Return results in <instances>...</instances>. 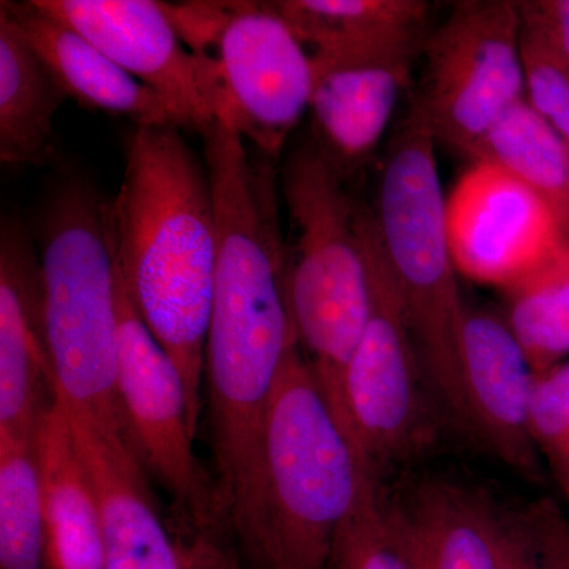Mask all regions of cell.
I'll return each mask as SVG.
<instances>
[{"label": "cell", "mask_w": 569, "mask_h": 569, "mask_svg": "<svg viewBox=\"0 0 569 569\" xmlns=\"http://www.w3.org/2000/svg\"><path fill=\"white\" fill-rule=\"evenodd\" d=\"M116 263L138 313L181 372L198 429L216 279L211 176L174 126L137 127L112 200Z\"/></svg>", "instance_id": "obj_1"}, {"label": "cell", "mask_w": 569, "mask_h": 569, "mask_svg": "<svg viewBox=\"0 0 569 569\" xmlns=\"http://www.w3.org/2000/svg\"><path fill=\"white\" fill-rule=\"evenodd\" d=\"M170 104L182 130L203 133L216 122L203 59L183 43L163 2L33 0Z\"/></svg>", "instance_id": "obj_11"}, {"label": "cell", "mask_w": 569, "mask_h": 569, "mask_svg": "<svg viewBox=\"0 0 569 569\" xmlns=\"http://www.w3.org/2000/svg\"><path fill=\"white\" fill-rule=\"evenodd\" d=\"M530 430L569 507V362L535 378Z\"/></svg>", "instance_id": "obj_25"}, {"label": "cell", "mask_w": 569, "mask_h": 569, "mask_svg": "<svg viewBox=\"0 0 569 569\" xmlns=\"http://www.w3.org/2000/svg\"><path fill=\"white\" fill-rule=\"evenodd\" d=\"M264 460L263 569H328L337 533L373 471L340 426L299 343L277 377Z\"/></svg>", "instance_id": "obj_5"}, {"label": "cell", "mask_w": 569, "mask_h": 569, "mask_svg": "<svg viewBox=\"0 0 569 569\" xmlns=\"http://www.w3.org/2000/svg\"><path fill=\"white\" fill-rule=\"evenodd\" d=\"M415 93L437 141L473 159L498 116L523 99L520 14L511 0H460L426 41Z\"/></svg>", "instance_id": "obj_8"}, {"label": "cell", "mask_w": 569, "mask_h": 569, "mask_svg": "<svg viewBox=\"0 0 569 569\" xmlns=\"http://www.w3.org/2000/svg\"><path fill=\"white\" fill-rule=\"evenodd\" d=\"M458 272L508 288L568 241L552 208L503 168L478 160L447 198Z\"/></svg>", "instance_id": "obj_10"}, {"label": "cell", "mask_w": 569, "mask_h": 569, "mask_svg": "<svg viewBox=\"0 0 569 569\" xmlns=\"http://www.w3.org/2000/svg\"><path fill=\"white\" fill-rule=\"evenodd\" d=\"M520 33L569 66V0L518 2Z\"/></svg>", "instance_id": "obj_28"}, {"label": "cell", "mask_w": 569, "mask_h": 569, "mask_svg": "<svg viewBox=\"0 0 569 569\" xmlns=\"http://www.w3.org/2000/svg\"><path fill=\"white\" fill-rule=\"evenodd\" d=\"M279 189L288 213V293L296 337L346 427L347 369L370 309L359 198L312 141L288 153Z\"/></svg>", "instance_id": "obj_4"}, {"label": "cell", "mask_w": 569, "mask_h": 569, "mask_svg": "<svg viewBox=\"0 0 569 569\" xmlns=\"http://www.w3.org/2000/svg\"><path fill=\"white\" fill-rule=\"evenodd\" d=\"M473 159L498 164L535 190L569 239V144L526 99L498 116Z\"/></svg>", "instance_id": "obj_21"}, {"label": "cell", "mask_w": 569, "mask_h": 569, "mask_svg": "<svg viewBox=\"0 0 569 569\" xmlns=\"http://www.w3.org/2000/svg\"><path fill=\"white\" fill-rule=\"evenodd\" d=\"M56 402L36 239L7 217L0 230V436L36 437Z\"/></svg>", "instance_id": "obj_12"}, {"label": "cell", "mask_w": 569, "mask_h": 569, "mask_svg": "<svg viewBox=\"0 0 569 569\" xmlns=\"http://www.w3.org/2000/svg\"><path fill=\"white\" fill-rule=\"evenodd\" d=\"M66 413L99 498L103 569H182L173 530L164 526L129 438Z\"/></svg>", "instance_id": "obj_13"}, {"label": "cell", "mask_w": 569, "mask_h": 569, "mask_svg": "<svg viewBox=\"0 0 569 569\" xmlns=\"http://www.w3.org/2000/svg\"><path fill=\"white\" fill-rule=\"evenodd\" d=\"M192 48L211 70L216 121L276 162L309 111V54L272 2H216Z\"/></svg>", "instance_id": "obj_6"}, {"label": "cell", "mask_w": 569, "mask_h": 569, "mask_svg": "<svg viewBox=\"0 0 569 569\" xmlns=\"http://www.w3.org/2000/svg\"><path fill=\"white\" fill-rule=\"evenodd\" d=\"M118 395L127 437L148 475L170 493L176 530L224 529L216 482L193 452L197 427L181 372L144 325L116 263Z\"/></svg>", "instance_id": "obj_9"}, {"label": "cell", "mask_w": 569, "mask_h": 569, "mask_svg": "<svg viewBox=\"0 0 569 569\" xmlns=\"http://www.w3.org/2000/svg\"><path fill=\"white\" fill-rule=\"evenodd\" d=\"M410 84L407 66L340 67L313 73L310 141L343 179L350 181L372 159Z\"/></svg>", "instance_id": "obj_18"}, {"label": "cell", "mask_w": 569, "mask_h": 569, "mask_svg": "<svg viewBox=\"0 0 569 569\" xmlns=\"http://www.w3.org/2000/svg\"><path fill=\"white\" fill-rule=\"evenodd\" d=\"M437 140L417 97L392 132L376 213L406 305L425 380L451 419L468 430L462 339L467 313L449 246Z\"/></svg>", "instance_id": "obj_3"}, {"label": "cell", "mask_w": 569, "mask_h": 569, "mask_svg": "<svg viewBox=\"0 0 569 569\" xmlns=\"http://www.w3.org/2000/svg\"><path fill=\"white\" fill-rule=\"evenodd\" d=\"M505 291L509 329L535 377L563 365L569 355V239Z\"/></svg>", "instance_id": "obj_22"}, {"label": "cell", "mask_w": 569, "mask_h": 569, "mask_svg": "<svg viewBox=\"0 0 569 569\" xmlns=\"http://www.w3.org/2000/svg\"><path fill=\"white\" fill-rule=\"evenodd\" d=\"M462 362L468 430L512 470L538 477L530 430L537 377L509 326L488 313H467Z\"/></svg>", "instance_id": "obj_16"}, {"label": "cell", "mask_w": 569, "mask_h": 569, "mask_svg": "<svg viewBox=\"0 0 569 569\" xmlns=\"http://www.w3.org/2000/svg\"><path fill=\"white\" fill-rule=\"evenodd\" d=\"M526 92L529 102L548 121L569 112V66L538 41L520 33Z\"/></svg>", "instance_id": "obj_27"}, {"label": "cell", "mask_w": 569, "mask_h": 569, "mask_svg": "<svg viewBox=\"0 0 569 569\" xmlns=\"http://www.w3.org/2000/svg\"><path fill=\"white\" fill-rule=\"evenodd\" d=\"M560 516L549 501L503 515L497 569H557L556 531Z\"/></svg>", "instance_id": "obj_26"}, {"label": "cell", "mask_w": 569, "mask_h": 569, "mask_svg": "<svg viewBox=\"0 0 569 569\" xmlns=\"http://www.w3.org/2000/svg\"><path fill=\"white\" fill-rule=\"evenodd\" d=\"M556 568L569 569V519L563 515L556 531Z\"/></svg>", "instance_id": "obj_30"}, {"label": "cell", "mask_w": 569, "mask_h": 569, "mask_svg": "<svg viewBox=\"0 0 569 569\" xmlns=\"http://www.w3.org/2000/svg\"><path fill=\"white\" fill-rule=\"evenodd\" d=\"M36 452L43 507L44 569H103L99 498L59 400L40 419Z\"/></svg>", "instance_id": "obj_19"}, {"label": "cell", "mask_w": 569, "mask_h": 569, "mask_svg": "<svg viewBox=\"0 0 569 569\" xmlns=\"http://www.w3.org/2000/svg\"><path fill=\"white\" fill-rule=\"evenodd\" d=\"M26 39L50 67L63 92L80 107L126 116L137 127L174 126L178 116L159 93L111 61L92 41L36 2H2Z\"/></svg>", "instance_id": "obj_17"}, {"label": "cell", "mask_w": 569, "mask_h": 569, "mask_svg": "<svg viewBox=\"0 0 569 569\" xmlns=\"http://www.w3.org/2000/svg\"><path fill=\"white\" fill-rule=\"evenodd\" d=\"M67 93L24 33L0 9V159L43 164L54 153L56 114Z\"/></svg>", "instance_id": "obj_20"}, {"label": "cell", "mask_w": 569, "mask_h": 569, "mask_svg": "<svg viewBox=\"0 0 569 569\" xmlns=\"http://www.w3.org/2000/svg\"><path fill=\"white\" fill-rule=\"evenodd\" d=\"M32 234L58 400L74 417L127 436L118 395L112 200L80 176L66 179L44 201Z\"/></svg>", "instance_id": "obj_2"}, {"label": "cell", "mask_w": 569, "mask_h": 569, "mask_svg": "<svg viewBox=\"0 0 569 569\" xmlns=\"http://www.w3.org/2000/svg\"><path fill=\"white\" fill-rule=\"evenodd\" d=\"M0 569H44L36 437L0 436Z\"/></svg>", "instance_id": "obj_23"}, {"label": "cell", "mask_w": 569, "mask_h": 569, "mask_svg": "<svg viewBox=\"0 0 569 569\" xmlns=\"http://www.w3.org/2000/svg\"><path fill=\"white\" fill-rule=\"evenodd\" d=\"M328 569H408L388 537L381 488L370 473L355 508L337 533Z\"/></svg>", "instance_id": "obj_24"}, {"label": "cell", "mask_w": 569, "mask_h": 569, "mask_svg": "<svg viewBox=\"0 0 569 569\" xmlns=\"http://www.w3.org/2000/svg\"><path fill=\"white\" fill-rule=\"evenodd\" d=\"M388 537L408 569H497L501 523L488 497L441 479L381 490Z\"/></svg>", "instance_id": "obj_15"}, {"label": "cell", "mask_w": 569, "mask_h": 569, "mask_svg": "<svg viewBox=\"0 0 569 569\" xmlns=\"http://www.w3.org/2000/svg\"><path fill=\"white\" fill-rule=\"evenodd\" d=\"M358 233L369 276L365 335L347 369V432L367 467L378 471L417 449L426 433L425 373L376 213L359 200Z\"/></svg>", "instance_id": "obj_7"}, {"label": "cell", "mask_w": 569, "mask_h": 569, "mask_svg": "<svg viewBox=\"0 0 569 569\" xmlns=\"http://www.w3.org/2000/svg\"><path fill=\"white\" fill-rule=\"evenodd\" d=\"M549 122L552 123L553 129H556L560 137L569 144V112Z\"/></svg>", "instance_id": "obj_31"}, {"label": "cell", "mask_w": 569, "mask_h": 569, "mask_svg": "<svg viewBox=\"0 0 569 569\" xmlns=\"http://www.w3.org/2000/svg\"><path fill=\"white\" fill-rule=\"evenodd\" d=\"M182 569H247L224 529H173Z\"/></svg>", "instance_id": "obj_29"}, {"label": "cell", "mask_w": 569, "mask_h": 569, "mask_svg": "<svg viewBox=\"0 0 569 569\" xmlns=\"http://www.w3.org/2000/svg\"><path fill=\"white\" fill-rule=\"evenodd\" d=\"M272 7L301 41L313 73L340 67H411L432 32L425 0H280Z\"/></svg>", "instance_id": "obj_14"}]
</instances>
